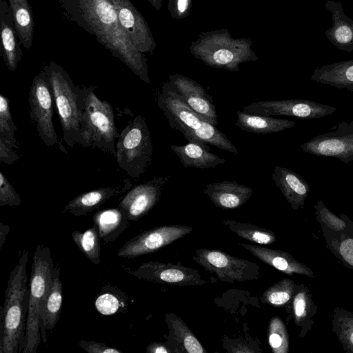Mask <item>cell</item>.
I'll list each match as a JSON object with an SVG mask.
<instances>
[{
	"mask_svg": "<svg viewBox=\"0 0 353 353\" xmlns=\"http://www.w3.org/2000/svg\"><path fill=\"white\" fill-rule=\"evenodd\" d=\"M28 251H19V259L10 273L5 299L0 307V353L22 352L28 310Z\"/></svg>",
	"mask_w": 353,
	"mask_h": 353,
	"instance_id": "obj_1",
	"label": "cell"
},
{
	"mask_svg": "<svg viewBox=\"0 0 353 353\" xmlns=\"http://www.w3.org/2000/svg\"><path fill=\"white\" fill-rule=\"evenodd\" d=\"M157 105L170 126L181 132L189 142L197 143L209 151L210 144L239 154L236 148L222 132L189 108L165 83L158 94Z\"/></svg>",
	"mask_w": 353,
	"mask_h": 353,
	"instance_id": "obj_2",
	"label": "cell"
},
{
	"mask_svg": "<svg viewBox=\"0 0 353 353\" xmlns=\"http://www.w3.org/2000/svg\"><path fill=\"white\" fill-rule=\"evenodd\" d=\"M250 38H233L227 28L201 32L189 47L190 53L205 65L232 72L240 64L259 59Z\"/></svg>",
	"mask_w": 353,
	"mask_h": 353,
	"instance_id": "obj_3",
	"label": "cell"
},
{
	"mask_svg": "<svg viewBox=\"0 0 353 353\" xmlns=\"http://www.w3.org/2000/svg\"><path fill=\"white\" fill-rule=\"evenodd\" d=\"M96 85L79 88L81 126L84 147L97 148L116 156L119 134L112 105L95 94Z\"/></svg>",
	"mask_w": 353,
	"mask_h": 353,
	"instance_id": "obj_4",
	"label": "cell"
},
{
	"mask_svg": "<svg viewBox=\"0 0 353 353\" xmlns=\"http://www.w3.org/2000/svg\"><path fill=\"white\" fill-rule=\"evenodd\" d=\"M50 84L54 105L63 130L65 143L72 148L84 147L79 108V88L77 87L64 68L54 61L43 67Z\"/></svg>",
	"mask_w": 353,
	"mask_h": 353,
	"instance_id": "obj_5",
	"label": "cell"
},
{
	"mask_svg": "<svg viewBox=\"0 0 353 353\" xmlns=\"http://www.w3.org/2000/svg\"><path fill=\"white\" fill-rule=\"evenodd\" d=\"M54 267L50 248L38 245L31 266L28 310L22 353H36L41 343L40 308L50 290Z\"/></svg>",
	"mask_w": 353,
	"mask_h": 353,
	"instance_id": "obj_6",
	"label": "cell"
},
{
	"mask_svg": "<svg viewBox=\"0 0 353 353\" xmlns=\"http://www.w3.org/2000/svg\"><path fill=\"white\" fill-rule=\"evenodd\" d=\"M62 17L94 36L104 46L123 28L108 0H58Z\"/></svg>",
	"mask_w": 353,
	"mask_h": 353,
	"instance_id": "obj_7",
	"label": "cell"
},
{
	"mask_svg": "<svg viewBox=\"0 0 353 353\" xmlns=\"http://www.w3.org/2000/svg\"><path fill=\"white\" fill-rule=\"evenodd\" d=\"M116 143V160L134 179L142 175L152 161V145L145 119L141 114L130 121Z\"/></svg>",
	"mask_w": 353,
	"mask_h": 353,
	"instance_id": "obj_8",
	"label": "cell"
},
{
	"mask_svg": "<svg viewBox=\"0 0 353 353\" xmlns=\"http://www.w3.org/2000/svg\"><path fill=\"white\" fill-rule=\"evenodd\" d=\"M192 259L206 271L226 283L252 281L258 279L261 274L260 268L256 263L233 256L220 250L197 249Z\"/></svg>",
	"mask_w": 353,
	"mask_h": 353,
	"instance_id": "obj_9",
	"label": "cell"
},
{
	"mask_svg": "<svg viewBox=\"0 0 353 353\" xmlns=\"http://www.w3.org/2000/svg\"><path fill=\"white\" fill-rule=\"evenodd\" d=\"M28 102L30 119L35 123L38 134L48 146L57 143V135L52 121L53 93L46 72L42 70L32 79Z\"/></svg>",
	"mask_w": 353,
	"mask_h": 353,
	"instance_id": "obj_10",
	"label": "cell"
},
{
	"mask_svg": "<svg viewBox=\"0 0 353 353\" xmlns=\"http://www.w3.org/2000/svg\"><path fill=\"white\" fill-rule=\"evenodd\" d=\"M300 148L310 154L335 157L344 163L353 161V121L339 123L331 131L314 136Z\"/></svg>",
	"mask_w": 353,
	"mask_h": 353,
	"instance_id": "obj_11",
	"label": "cell"
},
{
	"mask_svg": "<svg viewBox=\"0 0 353 353\" xmlns=\"http://www.w3.org/2000/svg\"><path fill=\"white\" fill-rule=\"evenodd\" d=\"M336 110V107L311 100L286 99L252 102L245 106L243 111L263 116H288L312 119L330 115Z\"/></svg>",
	"mask_w": 353,
	"mask_h": 353,
	"instance_id": "obj_12",
	"label": "cell"
},
{
	"mask_svg": "<svg viewBox=\"0 0 353 353\" xmlns=\"http://www.w3.org/2000/svg\"><path fill=\"white\" fill-rule=\"evenodd\" d=\"M192 230L188 225H169L144 231L127 241L119 249L117 256L134 259L155 252L188 234Z\"/></svg>",
	"mask_w": 353,
	"mask_h": 353,
	"instance_id": "obj_13",
	"label": "cell"
},
{
	"mask_svg": "<svg viewBox=\"0 0 353 353\" xmlns=\"http://www.w3.org/2000/svg\"><path fill=\"white\" fill-rule=\"evenodd\" d=\"M132 274L139 279L170 285H203L207 283L196 270L179 263L149 261L142 263Z\"/></svg>",
	"mask_w": 353,
	"mask_h": 353,
	"instance_id": "obj_14",
	"label": "cell"
},
{
	"mask_svg": "<svg viewBox=\"0 0 353 353\" xmlns=\"http://www.w3.org/2000/svg\"><path fill=\"white\" fill-rule=\"evenodd\" d=\"M115 9L121 27L136 48L143 53L153 54L154 38L144 17L130 0H108Z\"/></svg>",
	"mask_w": 353,
	"mask_h": 353,
	"instance_id": "obj_15",
	"label": "cell"
},
{
	"mask_svg": "<svg viewBox=\"0 0 353 353\" xmlns=\"http://www.w3.org/2000/svg\"><path fill=\"white\" fill-rule=\"evenodd\" d=\"M165 83L200 117L215 126L218 124L213 99L200 83L179 74L170 75Z\"/></svg>",
	"mask_w": 353,
	"mask_h": 353,
	"instance_id": "obj_16",
	"label": "cell"
},
{
	"mask_svg": "<svg viewBox=\"0 0 353 353\" xmlns=\"http://www.w3.org/2000/svg\"><path fill=\"white\" fill-rule=\"evenodd\" d=\"M168 180L169 176H154L144 183L134 186L123 197L118 207L130 221L140 219L159 201L161 188Z\"/></svg>",
	"mask_w": 353,
	"mask_h": 353,
	"instance_id": "obj_17",
	"label": "cell"
},
{
	"mask_svg": "<svg viewBox=\"0 0 353 353\" xmlns=\"http://www.w3.org/2000/svg\"><path fill=\"white\" fill-rule=\"evenodd\" d=\"M104 46L114 57L124 63L141 80L150 83L145 54L136 48L124 30L114 34Z\"/></svg>",
	"mask_w": 353,
	"mask_h": 353,
	"instance_id": "obj_18",
	"label": "cell"
},
{
	"mask_svg": "<svg viewBox=\"0 0 353 353\" xmlns=\"http://www.w3.org/2000/svg\"><path fill=\"white\" fill-rule=\"evenodd\" d=\"M1 55L7 68L14 71L22 61L23 52L9 4L0 0Z\"/></svg>",
	"mask_w": 353,
	"mask_h": 353,
	"instance_id": "obj_19",
	"label": "cell"
},
{
	"mask_svg": "<svg viewBox=\"0 0 353 353\" xmlns=\"http://www.w3.org/2000/svg\"><path fill=\"white\" fill-rule=\"evenodd\" d=\"M239 245L261 261L284 274L288 275L296 274L310 278L314 276V272L309 267L297 261L288 252L259 245L245 243H239Z\"/></svg>",
	"mask_w": 353,
	"mask_h": 353,
	"instance_id": "obj_20",
	"label": "cell"
},
{
	"mask_svg": "<svg viewBox=\"0 0 353 353\" xmlns=\"http://www.w3.org/2000/svg\"><path fill=\"white\" fill-rule=\"evenodd\" d=\"M325 8L332 17V26L325 32L327 39L339 50L353 52V20L345 14L339 1L327 0Z\"/></svg>",
	"mask_w": 353,
	"mask_h": 353,
	"instance_id": "obj_21",
	"label": "cell"
},
{
	"mask_svg": "<svg viewBox=\"0 0 353 353\" xmlns=\"http://www.w3.org/2000/svg\"><path fill=\"white\" fill-rule=\"evenodd\" d=\"M272 177L294 210L304 208L310 188L299 174L287 168L275 165Z\"/></svg>",
	"mask_w": 353,
	"mask_h": 353,
	"instance_id": "obj_22",
	"label": "cell"
},
{
	"mask_svg": "<svg viewBox=\"0 0 353 353\" xmlns=\"http://www.w3.org/2000/svg\"><path fill=\"white\" fill-rule=\"evenodd\" d=\"M203 193L214 205L221 209H235L245 204L253 194V190L236 181L209 183Z\"/></svg>",
	"mask_w": 353,
	"mask_h": 353,
	"instance_id": "obj_23",
	"label": "cell"
},
{
	"mask_svg": "<svg viewBox=\"0 0 353 353\" xmlns=\"http://www.w3.org/2000/svg\"><path fill=\"white\" fill-rule=\"evenodd\" d=\"M62 289L60 268L57 264L52 270L50 290L40 308V329L41 338L45 343L47 342V332L56 326L60 317L63 300Z\"/></svg>",
	"mask_w": 353,
	"mask_h": 353,
	"instance_id": "obj_24",
	"label": "cell"
},
{
	"mask_svg": "<svg viewBox=\"0 0 353 353\" xmlns=\"http://www.w3.org/2000/svg\"><path fill=\"white\" fill-rule=\"evenodd\" d=\"M131 187L129 181L118 187L100 188L83 192L72 199L62 212H70L75 216L85 215L99 208L107 201L125 192Z\"/></svg>",
	"mask_w": 353,
	"mask_h": 353,
	"instance_id": "obj_25",
	"label": "cell"
},
{
	"mask_svg": "<svg viewBox=\"0 0 353 353\" xmlns=\"http://www.w3.org/2000/svg\"><path fill=\"white\" fill-rule=\"evenodd\" d=\"M340 216L347 223L344 230L336 232L326 226H320L327 248L345 267L353 270V221L344 213Z\"/></svg>",
	"mask_w": 353,
	"mask_h": 353,
	"instance_id": "obj_26",
	"label": "cell"
},
{
	"mask_svg": "<svg viewBox=\"0 0 353 353\" xmlns=\"http://www.w3.org/2000/svg\"><path fill=\"white\" fill-rule=\"evenodd\" d=\"M310 79L319 83L353 91V59L316 68Z\"/></svg>",
	"mask_w": 353,
	"mask_h": 353,
	"instance_id": "obj_27",
	"label": "cell"
},
{
	"mask_svg": "<svg viewBox=\"0 0 353 353\" xmlns=\"http://www.w3.org/2000/svg\"><path fill=\"white\" fill-rule=\"evenodd\" d=\"M292 318L295 325L300 327L299 337L303 338L312 330L317 307L312 295L303 283L298 284L290 303Z\"/></svg>",
	"mask_w": 353,
	"mask_h": 353,
	"instance_id": "obj_28",
	"label": "cell"
},
{
	"mask_svg": "<svg viewBox=\"0 0 353 353\" xmlns=\"http://www.w3.org/2000/svg\"><path fill=\"white\" fill-rule=\"evenodd\" d=\"M129 221L119 207L100 210L93 215L94 225L105 244L115 241L128 228Z\"/></svg>",
	"mask_w": 353,
	"mask_h": 353,
	"instance_id": "obj_29",
	"label": "cell"
},
{
	"mask_svg": "<svg viewBox=\"0 0 353 353\" xmlns=\"http://www.w3.org/2000/svg\"><path fill=\"white\" fill-rule=\"evenodd\" d=\"M236 114L238 119L234 123L236 127L256 134L278 132L290 129L295 125V122L291 120L250 114L243 111H238Z\"/></svg>",
	"mask_w": 353,
	"mask_h": 353,
	"instance_id": "obj_30",
	"label": "cell"
},
{
	"mask_svg": "<svg viewBox=\"0 0 353 353\" xmlns=\"http://www.w3.org/2000/svg\"><path fill=\"white\" fill-rule=\"evenodd\" d=\"M171 150L185 168H213L224 164L225 160L210 152L203 146L192 142L183 145H171Z\"/></svg>",
	"mask_w": 353,
	"mask_h": 353,
	"instance_id": "obj_31",
	"label": "cell"
},
{
	"mask_svg": "<svg viewBox=\"0 0 353 353\" xmlns=\"http://www.w3.org/2000/svg\"><path fill=\"white\" fill-rule=\"evenodd\" d=\"M15 28L22 46L27 50L32 45L34 17L28 0H8Z\"/></svg>",
	"mask_w": 353,
	"mask_h": 353,
	"instance_id": "obj_32",
	"label": "cell"
},
{
	"mask_svg": "<svg viewBox=\"0 0 353 353\" xmlns=\"http://www.w3.org/2000/svg\"><path fill=\"white\" fill-rule=\"evenodd\" d=\"M165 319L170 332L185 352L189 353L207 352L181 317L175 314L169 313L165 314Z\"/></svg>",
	"mask_w": 353,
	"mask_h": 353,
	"instance_id": "obj_33",
	"label": "cell"
},
{
	"mask_svg": "<svg viewBox=\"0 0 353 353\" xmlns=\"http://www.w3.org/2000/svg\"><path fill=\"white\" fill-rule=\"evenodd\" d=\"M332 331L344 351L353 353V312L336 307L332 312Z\"/></svg>",
	"mask_w": 353,
	"mask_h": 353,
	"instance_id": "obj_34",
	"label": "cell"
},
{
	"mask_svg": "<svg viewBox=\"0 0 353 353\" xmlns=\"http://www.w3.org/2000/svg\"><path fill=\"white\" fill-rule=\"evenodd\" d=\"M223 223L241 238L259 245H270L276 241L271 230L234 220H224Z\"/></svg>",
	"mask_w": 353,
	"mask_h": 353,
	"instance_id": "obj_35",
	"label": "cell"
},
{
	"mask_svg": "<svg viewBox=\"0 0 353 353\" xmlns=\"http://www.w3.org/2000/svg\"><path fill=\"white\" fill-rule=\"evenodd\" d=\"M72 239L88 259L94 265L100 263L101 238L94 225L84 232L74 231L72 233Z\"/></svg>",
	"mask_w": 353,
	"mask_h": 353,
	"instance_id": "obj_36",
	"label": "cell"
},
{
	"mask_svg": "<svg viewBox=\"0 0 353 353\" xmlns=\"http://www.w3.org/2000/svg\"><path fill=\"white\" fill-rule=\"evenodd\" d=\"M296 283L290 279H283L268 288L261 296L263 303L274 307L290 304L295 293Z\"/></svg>",
	"mask_w": 353,
	"mask_h": 353,
	"instance_id": "obj_37",
	"label": "cell"
},
{
	"mask_svg": "<svg viewBox=\"0 0 353 353\" xmlns=\"http://www.w3.org/2000/svg\"><path fill=\"white\" fill-rule=\"evenodd\" d=\"M127 299L117 288L104 287L95 300V307L102 315H112L125 308Z\"/></svg>",
	"mask_w": 353,
	"mask_h": 353,
	"instance_id": "obj_38",
	"label": "cell"
},
{
	"mask_svg": "<svg viewBox=\"0 0 353 353\" xmlns=\"http://www.w3.org/2000/svg\"><path fill=\"white\" fill-rule=\"evenodd\" d=\"M268 339L272 352H288L289 336L286 326L280 317L275 316L270 321L268 328Z\"/></svg>",
	"mask_w": 353,
	"mask_h": 353,
	"instance_id": "obj_39",
	"label": "cell"
},
{
	"mask_svg": "<svg viewBox=\"0 0 353 353\" xmlns=\"http://www.w3.org/2000/svg\"><path fill=\"white\" fill-rule=\"evenodd\" d=\"M17 128L12 120L8 99L0 94V138L10 143L14 148H19L15 137Z\"/></svg>",
	"mask_w": 353,
	"mask_h": 353,
	"instance_id": "obj_40",
	"label": "cell"
},
{
	"mask_svg": "<svg viewBox=\"0 0 353 353\" xmlns=\"http://www.w3.org/2000/svg\"><path fill=\"white\" fill-rule=\"evenodd\" d=\"M314 215L320 225L336 231L341 232L347 227L346 221L340 216L332 212L322 200H319L314 205Z\"/></svg>",
	"mask_w": 353,
	"mask_h": 353,
	"instance_id": "obj_41",
	"label": "cell"
},
{
	"mask_svg": "<svg viewBox=\"0 0 353 353\" xmlns=\"http://www.w3.org/2000/svg\"><path fill=\"white\" fill-rule=\"evenodd\" d=\"M21 203L19 195L14 190L6 176L0 172V206H18Z\"/></svg>",
	"mask_w": 353,
	"mask_h": 353,
	"instance_id": "obj_42",
	"label": "cell"
},
{
	"mask_svg": "<svg viewBox=\"0 0 353 353\" xmlns=\"http://www.w3.org/2000/svg\"><path fill=\"white\" fill-rule=\"evenodd\" d=\"M192 0H169L168 10L174 19L181 20L190 14Z\"/></svg>",
	"mask_w": 353,
	"mask_h": 353,
	"instance_id": "obj_43",
	"label": "cell"
},
{
	"mask_svg": "<svg viewBox=\"0 0 353 353\" xmlns=\"http://www.w3.org/2000/svg\"><path fill=\"white\" fill-rule=\"evenodd\" d=\"M79 345L89 353H121L119 350L106 345L103 343L96 341H80Z\"/></svg>",
	"mask_w": 353,
	"mask_h": 353,
	"instance_id": "obj_44",
	"label": "cell"
},
{
	"mask_svg": "<svg viewBox=\"0 0 353 353\" xmlns=\"http://www.w3.org/2000/svg\"><path fill=\"white\" fill-rule=\"evenodd\" d=\"M10 143L0 138V162L7 165L13 164L19 159L17 152Z\"/></svg>",
	"mask_w": 353,
	"mask_h": 353,
	"instance_id": "obj_45",
	"label": "cell"
},
{
	"mask_svg": "<svg viewBox=\"0 0 353 353\" xmlns=\"http://www.w3.org/2000/svg\"><path fill=\"white\" fill-rule=\"evenodd\" d=\"M148 353H170L171 350L163 343L153 342L146 347Z\"/></svg>",
	"mask_w": 353,
	"mask_h": 353,
	"instance_id": "obj_46",
	"label": "cell"
},
{
	"mask_svg": "<svg viewBox=\"0 0 353 353\" xmlns=\"http://www.w3.org/2000/svg\"><path fill=\"white\" fill-rule=\"evenodd\" d=\"M228 351L230 352H256V350L250 348L245 343L243 342H232L230 345V348L228 349Z\"/></svg>",
	"mask_w": 353,
	"mask_h": 353,
	"instance_id": "obj_47",
	"label": "cell"
},
{
	"mask_svg": "<svg viewBox=\"0 0 353 353\" xmlns=\"http://www.w3.org/2000/svg\"><path fill=\"white\" fill-rule=\"evenodd\" d=\"M10 228V226L7 224H3L2 222L0 223V249H1L6 240Z\"/></svg>",
	"mask_w": 353,
	"mask_h": 353,
	"instance_id": "obj_48",
	"label": "cell"
},
{
	"mask_svg": "<svg viewBox=\"0 0 353 353\" xmlns=\"http://www.w3.org/2000/svg\"><path fill=\"white\" fill-rule=\"evenodd\" d=\"M153 7L154 8L159 11L162 7V1L163 0H147Z\"/></svg>",
	"mask_w": 353,
	"mask_h": 353,
	"instance_id": "obj_49",
	"label": "cell"
}]
</instances>
